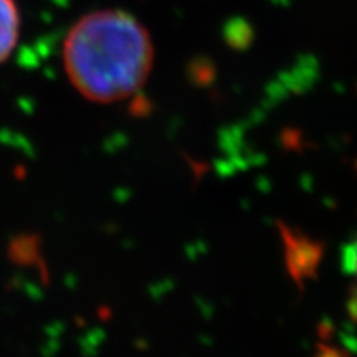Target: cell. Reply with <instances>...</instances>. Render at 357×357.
Returning a JSON list of instances; mask_svg holds the SVG:
<instances>
[{
    "mask_svg": "<svg viewBox=\"0 0 357 357\" xmlns=\"http://www.w3.org/2000/svg\"><path fill=\"white\" fill-rule=\"evenodd\" d=\"M63 68L79 95L109 105L144 86L154 61L153 40L136 17L119 8L83 15L66 33Z\"/></svg>",
    "mask_w": 357,
    "mask_h": 357,
    "instance_id": "obj_1",
    "label": "cell"
},
{
    "mask_svg": "<svg viewBox=\"0 0 357 357\" xmlns=\"http://www.w3.org/2000/svg\"><path fill=\"white\" fill-rule=\"evenodd\" d=\"M20 30L22 15L17 0H0V65L15 50Z\"/></svg>",
    "mask_w": 357,
    "mask_h": 357,
    "instance_id": "obj_2",
    "label": "cell"
},
{
    "mask_svg": "<svg viewBox=\"0 0 357 357\" xmlns=\"http://www.w3.org/2000/svg\"><path fill=\"white\" fill-rule=\"evenodd\" d=\"M37 242L33 238H29V236H20V238H13L10 243V252L12 260L15 263H32L33 257L37 255Z\"/></svg>",
    "mask_w": 357,
    "mask_h": 357,
    "instance_id": "obj_3",
    "label": "cell"
},
{
    "mask_svg": "<svg viewBox=\"0 0 357 357\" xmlns=\"http://www.w3.org/2000/svg\"><path fill=\"white\" fill-rule=\"evenodd\" d=\"M354 265H356V275H357V245H356V252H354Z\"/></svg>",
    "mask_w": 357,
    "mask_h": 357,
    "instance_id": "obj_4",
    "label": "cell"
}]
</instances>
